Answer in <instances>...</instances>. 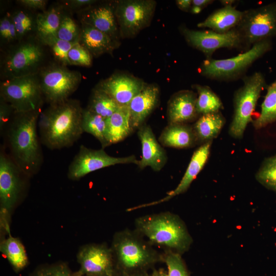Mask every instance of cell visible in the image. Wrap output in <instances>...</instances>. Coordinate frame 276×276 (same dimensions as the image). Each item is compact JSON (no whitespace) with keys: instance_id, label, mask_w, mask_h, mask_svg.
<instances>
[{"instance_id":"cell-1","label":"cell","mask_w":276,"mask_h":276,"mask_svg":"<svg viewBox=\"0 0 276 276\" xmlns=\"http://www.w3.org/2000/svg\"><path fill=\"white\" fill-rule=\"evenodd\" d=\"M41 111L15 112L3 135L9 155L29 177L39 171L43 160L37 130Z\"/></svg>"},{"instance_id":"cell-2","label":"cell","mask_w":276,"mask_h":276,"mask_svg":"<svg viewBox=\"0 0 276 276\" xmlns=\"http://www.w3.org/2000/svg\"><path fill=\"white\" fill-rule=\"evenodd\" d=\"M83 111L80 102L71 99L41 110L38 120L41 143L51 150L72 146L84 132Z\"/></svg>"},{"instance_id":"cell-3","label":"cell","mask_w":276,"mask_h":276,"mask_svg":"<svg viewBox=\"0 0 276 276\" xmlns=\"http://www.w3.org/2000/svg\"><path fill=\"white\" fill-rule=\"evenodd\" d=\"M136 232L149 243L165 247L166 250L181 254L190 248L192 239L179 216L162 213L142 216L135 222Z\"/></svg>"},{"instance_id":"cell-4","label":"cell","mask_w":276,"mask_h":276,"mask_svg":"<svg viewBox=\"0 0 276 276\" xmlns=\"http://www.w3.org/2000/svg\"><path fill=\"white\" fill-rule=\"evenodd\" d=\"M136 231L117 233L110 247L119 276L147 271L155 263L163 261L159 254Z\"/></svg>"},{"instance_id":"cell-5","label":"cell","mask_w":276,"mask_h":276,"mask_svg":"<svg viewBox=\"0 0 276 276\" xmlns=\"http://www.w3.org/2000/svg\"><path fill=\"white\" fill-rule=\"evenodd\" d=\"M242 79V85L234 94L233 115L228 131L231 137L239 140L243 138L248 124L252 121V113L266 84L261 72H255Z\"/></svg>"},{"instance_id":"cell-6","label":"cell","mask_w":276,"mask_h":276,"mask_svg":"<svg viewBox=\"0 0 276 276\" xmlns=\"http://www.w3.org/2000/svg\"><path fill=\"white\" fill-rule=\"evenodd\" d=\"M271 40H264L235 57L221 59L209 58L202 63L200 72L215 80L229 81L243 76L252 64L271 49Z\"/></svg>"},{"instance_id":"cell-7","label":"cell","mask_w":276,"mask_h":276,"mask_svg":"<svg viewBox=\"0 0 276 276\" xmlns=\"http://www.w3.org/2000/svg\"><path fill=\"white\" fill-rule=\"evenodd\" d=\"M1 98L16 112L41 110L44 97L39 76L34 73L8 78L1 85Z\"/></svg>"},{"instance_id":"cell-8","label":"cell","mask_w":276,"mask_h":276,"mask_svg":"<svg viewBox=\"0 0 276 276\" xmlns=\"http://www.w3.org/2000/svg\"><path fill=\"white\" fill-rule=\"evenodd\" d=\"M235 28L247 50L257 43L276 36V2L243 11Z\"/></svg>"},{"instance_id":"cell-9","label":"cell","mask_w":276,"mask_h":276,"mask_svg":"<svg viewBox=\"0 0 276 276\" xmlns=\"http://www.w3.org/2000/svg\"><path fill=\"white\" fill-rule=\"evenodd\" d=\"M29 177L15 164L2 148L0 153V203L1 211L6 230L9 229L7 216L20 200Z\"/></svg>"},{"instance_id":"cell-10","label":"cell","mask_w":276,"mask_h":276,"mask_svg":"<svg viewBox=\"0 0 276 276\" xmlns=\"http://www.w3.org/2000/svg\"><path fill=\"white\" fill-rule=\"evenodd\" d=\"M39 80L44 100L50 105L69 99L80 85L81 76L63 66H54L42 71Z\"/></svg>"},{"instance_id":"cell-11","label":"cell","mask_w":276,"mask_h":276,"mask_svg":"<svg viewBox=\"0 0 276 276\" xmlns=\"http://www.w3.org/2000/svg\"><path fill=\"white\" fill-rule=\"evenodd\" d=\"M152 0H130L119 2L115 15L121 35L132 37L149 25L155 11Z\"/></svg>"},{"instance_id":"cell-12","label":"cell","mask_w":276,"mask_h":276,"mask_svg":"<svg viewBox=\"0 0 276 276\" xmlns=\"http://www.w3.org/2000/svg\"><path fill=\"white\" fill-rule=\"evenodd\" d=\"M139 162L134 155L113 157L108 155L103 149H92L81 145L69 165L67 177L71 180H77L90 172L105 167L117 164L137 165Z\"/></svg>"},{"instance_id":"cell-13","label":"cell","mask_w":276,"mask_h":276,"mask_svg":"<svg viewBox=\"0 0 276 276\" xmlns=\"http://www.w3.org/2000/svg\"><path fill=\"white\" fill-rule=\"evenodd\" d=\"M77 258L80 265L77 272L84 276H119L110 247L104 244L83 246Z\"/></svg>"},{"instance_id":"cell-14","label":"cell","mask_w":276,"mask_h":276,"mask_svg":"<svg viewBox=\"0 0 276 276\" xmlns=\"http://www.w3.org/2000/svg\"><path fill=\"white\" fill-rule=\"evenodd\" d=\"M181 32L187 42L202 52L206 59L211 58L219 49L243 48L241 38L235 28L219 33L211 30H195L183 27Z\"/></svg>"},{"instance_id":"cell-15","label":"cell","mask_w":276,"mask_h":276,"mask_svg":"<svg viewBox=\"0 0 276 276\" xmlns=\"http://www.w3.org/2000/svg\"><path fill=\"white\" fill-rule=\"evenodd\" d=\"M42 56V50L36 44L28 42L20 45L5 62V69L9 78L34 74L33 72L41 62Z\"/></svg>"},{"instance_id":"cell-16","label":"cell","mask_w":276,"mask_h":276,"mask_svg":"<svg viewBox=\"0 0 276 276\" xmlns=\"http://www.w3.org/2000/svg\"><path fill=\"white\" fill-rule=\"evenodd\" d=\"M146 85L134 77L116 74L101 81L96 88L106 93L120 106H124L128 105Z\"/></svg>"},{"instance_id":"cell-17","label":"cell","mask_w":276,"mask_h":276,"mask_svg":"<svg viewBox=\"0 0 276 276\" xmlns=\"http://www.w3.org/2000/svg\"><path fill=\"white\" fill-rule=\"evenodd\" d=\"M212 144V141L204 143L194 152L183 177L175 189L167 193V195L160 200L130 208L128 211L158 204L186 192L206 164L210 154Z\"/></svg>"},{"instance_id":"cell-18","label":"cell","mask_w":276,"mask_h":276,"mask_svg":"<svg viewBox=\"0 0 276 276\" xmlns=\"http://www.w3.org/2000/svg\"><path fill=\"white\" fill-rule=\"evenodd\" d=\"M138 129L137 135L142 144V156L137 166L141 169L150 167L154 171H160L167 163L165 150L156 140L149 125H143Z\"/></svg>"},{"instance_id":"cell-19","label":"cell","mask_w":276,"mask_h":276,"mask_svg":"<svg viewBox=\"0 0 276 276\" xmlns=\"http://www.w3.org/2000/svg\"><path fill=\"white\" fill-rule=\"evenodd\" d=\"M197 98V94L190 90H183L175 94L168 105L169 124H188L197 120L200 116L196 109Z\"/></svg>"},{"instance_id":"cell-20","label":"cell","mask_w":276,"mask_h":276,"mask_svg":"<svg viewBox=\"0 0 276 276\" xmlns=\"http://www.w3.org/2000/svg\"><path fill=\"white\" fill-rule=\"evenodd\" d=\"M159 90L155 84L146 85L130 102L128 108L132 129L141 127L146 118L157 106Z\"/></svg>"},{"instance_id":"cell-21","label":"cell","mask_w":276,"mask_h":276,"mask_svg":"<svg viewBox=\"0 0 276 276\" xmlns=\"http://www.w3.org/2000/svg\"><path fill=\"white\" fill-rule=\"evenodd\" d=\"M78 42L95 57L110 53L116 47L117 43L107 34L84 23L80 30Z\"/></svg>"},{"instance_id":"cell-22","label":"cell","mask_w":276,"mask_h":276,"mask_svg":"<svg viewBox=\"0 0 276 276\" xmlns=\"http://www.w3.org/2000/svg\"><path fill=\"white\" fill-rule=\"evenodd\" d=\"M159 142L164 146L188 148L198 145L192 126L188 124H170L162 131Z\"/></svg>"},{"instance_id":"cell-23","label":"cell","mask_w":276,"mask_h":276,"mask_svg":"<svg viewBox=\"0 0 276 276\" xmlns=\"http://www.w3.org/2000/svg\"><path fill=\"white\" fill-rule=\"evenodd\" d=\"M243 11L233 6H225L216 10L203 21L197 24L198 27L208 28L219 33H225L237 26L243 16Z\"/></svg>"},{"instance_id":"cell-24","label":"cell","mask_w":276,"mask_h":276,"mask_svg":"<svg viewBox=\"0 0 276 276\" xmlns=\"http://www.w3.org/2000/svg\"><path fill=\"white\" fill-rule=\"evenodd\" d=\"M106 137L109 145L124 140L133 131L128 106H121L110 117L106 119Z\"/></svg>"},{"instance_id":"cell-25","label":"cell","mask_w":276,"mask_h":276,"mask_svg":"<svg viewBox=\"0 0 276 276\" xmlns=\"http://www.w3.org/2000/svg\"><path fill=\"white\" fill-rule=\"evenodd\" d=\"M225 122L221 111L200 115L192 125L198 145L213 142L220 133Z\"/></svg>"},{"instance_id":"cell-26","label":"cell","mask_w":276,"mask_h":276,"mask_svg":"<svg viewBox=\"0 0 276 276\" xmlns=\"http://www.w3.org/2000/svg\"><path fill=\"white\" fill-rule=\"evenodd\" d=\"M115 12L109 6H103L90 10L83 17V22L107 34L114 40L118 35Z\"/></svg>"},{"instance_id":"cell-27","label":"cell","mask_w":276,"mask_h":276,"mask_svg":"<svg viewBox=\"0 0 276 276\" xmlns=\"http://www.w3.org/2000/svg\"><path fill=\"white\" fill-rule=\"evenodd\" d=\"M0 249L15 272L21 271L27 266L28 256L24 246L18 238L9 234L8 238L1 242Z\"/></svg>"},{"instance_id":"cell-28","label":"cell","mask_w":276,"mask_h":276,"mask_svg":"<svg viewBox=\"0 0 276 276\" xmlns=\"http://www.w3.org/2000/svg\"><path fill=\"white\" fill-rule=\"evenodd\" d=\"M62 17L60 11L54 8L38 14L36 19V30L43 43L57 37Z\"/></svg>"},{"instance_id":"cell-29","label":"cell","mask_w":276,"mask_h":276,"mask_svg":"<svg viewBox=\"0 0 276 276\" xmlns=\"http://www.w3.org/2000/svg\"><path fill=\"white\" fill-rule=\"evenodd\" d=\"M276 121V80L267 87V92L261 104L259 116L252 121L256 130Z\"/></svg>"},{"instance_id":"cell-30","label":"cell","mask_w":276,"mask_h":276,"mask_svg":"<svg viewBox=\"0 0 276 276\" xmlns=\"http://www.w3.org/2000/svg\"><path fill=\"white\" fill-rule=\"evenodd\" d=\"M197 93L196 109L199 116L221 111L223 105L219 96L208 86L195 84Z\"/></svg>"},{"instance_id":"cell-31","label":"cell","mask_w":276,"mask_h":276,"mask_svg":"<svg viewBox=\"0 0 276 276\" xmlns=\"http://www.w3.org/2000/svg\"><path fill=\"white\" fill-rule=\"evenodd\" d=\"M82 127L83 132L91 134L99 140L103 149L109 146L106 137V119L83 109Z\"/></svg>"},{"instance_id":"cell-32","label":"cell","mask_w":276,"mask_h":276,"mask_svg":"<svg viewBox=\"0 0 276 276\" xmlns=\"http://www.w3.org/2000/svg\"><path fill=\"white\" fill-rule=\"evenodd\" d=\"M120 106L108 95L96 88L91 94L86 109L107 119L115 112Z\"/></svg>"},{"instance_id":"cell-33","label":"cell","mask_w":276,"mask_h":276,"mask_svg":"<svg viewBox=\"0 0 276 276\" xmlns=\"http://www.w3.org/2000/svg\"><path fill=\"white\" fill-rule=\"evenodd\" d=\"M255 177L261 185L276 193V154L264 159Z\"/></svg>"},{"instance_id":"cell-34","label":"cell","mask_w":276,"mask_h":276,"mask_svg":"<svg viewBox=\"0 0 276 276\" xmlns=\"http://www.w3.org/2000/svg\"><path fill=\"white\" fill-rule=\"evenodd\" d=\"M163 261L167 265L168 276H190L180 254L166 250Z\"/></svg>"},{"instance_id":"cell-35","label":"cell","mask_w":276,"mask_h":276,"mask_svg":"<svg viewBox=\"0 0 276 276\" xmlns=\"http://www.w3.org/2000/svg\"><path fill=\"white\" fill-rule=\"evenodd\" d=\"M77 42L66 41L56 37L48 40L44 43L51 48L53 54L58 61L63 65H71L68 58V52Z\"/></svg>"},{"instance_id":"cell-36","label":"cell","mask_w":276,"mask_h":276,"mask_svg":"<svg viewBox=\"0 0 276 276\" xmlns=\"http://www.w3.org/2000/svg\"><path fill=\"white\" fill-rule=\"evenodd\" d=\"M80 31L74 20L68 16L62 17L57 37L68 42H78Z\"/></svg>"},{"instance_id":"cell-37","label":"cell","mask_w":276,"mask_h":276,"mask_svg":"<svg viewBox=\"0 0 276 276\" xmlns=\"http://www.w3.org/2000/svg\"><path fill=\"white\" fill-rule=\"evenodd\" d=\"M68 266L64 262L41 266L29 276H73Z\"/></svg>"},{"instance_id":"cell-38","label":"cell","mask_w":276,"mask_h":276,"mask_svg":"<svg viewBox=\"0 0 276 276\" xmlns=\"http://www.w3.org/2000/svg\"><path fill=\"white\" fill-rule=\"evenodd\" d=\"M68 58L71 65L89 66L92 63L91 55L78 42L69 51Z\"/></svg>"},{"instance_id":"cell-39","label":"cell","mask_w":276,"mask_h":276,"mask_svg":"<svg viewBox=\"0 0 276 276\" xmlns=\"http://www.w3.org/2000/svg\"><path fill=\"white\" fill-rule=\"evenodd\" d=\"M17 35L22 36L32 30L33 20L31 17L25 12L19 11L12 16Z\"/></svg>"},{"instance_id":"cell-40","label":"cell","mask_w":276,"mask_h":276,"mask_svg":"<svg viewBox=\"0 0 276 276\" xmlns=\"http://www.w3.org/2000/svg\"><path fill=\"white\" fill-rule=\"evenodd\" d=\"M15 111L7 102L1 98L0 101V132L4 135L5 131L12 120Z\"/></svg>"},{"instance_id":"cell-41","label":"cell","mask_w":276,"mask_h":276,"mask_svg":"<svg viewBox=\"0 0 276 276\" xmlns=\"http://www.w3.org/2000/svg\"><path fill=\"white\" fill-rule=\"evenodd\" d=\"M0 35L2 39L10 41L17 37L12 17L6 16L0 21Z\"/></svg>"},{"instance_id":"cell-42","label":"cell","mask_w":276,"mask_h":276,"mask_svg":"<svg viewBox=\"0 0 276 276\" xmlns=\"http://www.w3.org/2000/svg\"><path fill=\"white\" fill-rule=\"evenodd\" d=\"M19 3L27 8L33 9H43L47 1L44 0H20Z\"/></svg>"},{"instance_id":"cell-43","label":"cell","mask_w":276,"mask_h":276,"mask_svg":"<svg viewBox=\"0 0 276 276\" xmlns=\"http://www.w3.org/2000/svg\"><path fill=\"white\" fill-rule=\"evenodd\" d=\"M93 0H73L69 2L71 6L74 8H80L82 7L90 5L94 3Z\"/></svg>"},{"instance_id":"cell-44","label":"cell","mask_w":276,"mask_h":276,"mask_svg":"<svg viewBox=\"0 0 276 276\" xmlns=\"http://www.w3.org/2000/svg\"><path fill=\"white\" fill-rule=\"evenodd\" d=\"M176 3L178 7L184 11L190 10L192 6V0H177Z\"/></svg>"},{"instance_id":"cell-45","label":"cell","mask_w":276,"mask_h":276,"mask_svg":"<svg viewBox=\"0 0 276 276\" xmlns=\"http://www.w3.org/2000/svg\"><path fill=\"white\" fill-rule=\"evenodd\" d=\"M213 2L214 1L212 0H192V6L199 7L203 9Z\"/></svg>"},{"instance_id":"cell-46","label":"cell","mask_w":276,"mask_h":276,"mask_svg":"<svg viewBox=\"0 0 276 276\" xmlns=\"http://www.w3.org/2000/svg\"><path fill=\"white\" fill-rule=\"evenodd\" d=\"M148 276H168L167 272L163 268L158 269H154L150 274H148Z\"/></svg>"},{"instance_id":"cell-47","label":"cell","mask_w":276,"mask_h":276,"mask_svg":"<svg viewBox=\"0 0 276 276\" xmlns=\"http://www.w3.org/2000/svg\"><path fill=\"white\" fill-rule=\"evenodd\" d=\"M223 7L233 6V4L236 3L235 0H221L219 1Z\"/></svg>"},{"instance_id":"cell-48","label":"cell","mask_w":276,"mask_h":276,"mask_svg":"<svg viewBox=\"0 0 276 276\" xmlns=\"http://www.w3.org/2000/svg\"><path fill=\"white\" fill-rule=\"evenodd\" d=\"M148 273H147V272L144 271L126 274L122 276H148Z\"/></svg>"},{"instance_id":"cell-49","label":"cell","mask_w":276,"mask_h":276,"mask_svg":"<svg viewBox=\"0 0 276 276\" xmlns=\"http://www.w3.org/2000/svg\"><path fill=\"white\" fill-rule=\"evenodd\" d=\"M202 10V9L197 6H192V7L190 9V11L193 14H198Z\"/></svg>"},{"instance_id":"cell-50","label":"cell","mask_w":276,"mask_h":276,"mask_svg":"<svg viewBox=\"0 0 276 276\" xmlns=\"http://www.w3.org/2000/svg\"><path fill=\"white\" fill-rule=\"evenodd\" d=\"M73 276H84L79 274L77 271L73 272Z\"/></svg>"}]
</instances>
